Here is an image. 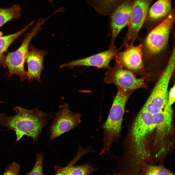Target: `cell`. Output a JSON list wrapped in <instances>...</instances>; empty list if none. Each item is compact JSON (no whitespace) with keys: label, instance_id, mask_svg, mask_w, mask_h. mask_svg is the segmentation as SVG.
I'll use <instances>...</instances> for the list:
<instances>
[{"label":"cell","instance_id":"obj_4","mask_svg":"<svg viewBox=\"0 0 175 175\" xmlns=\"http://www.w3.org/2000/svg\"><path fill=\"white\" fill-rule=\"evenodd\" d=\"M175 47L167 64L160 76L142 109L154 113L164 107L167 100V90L175 66Z\"/></svg>","mask_w":175,"mask_h":175},{"label":"cell","instance_id":"obj_11","mask_svg":"<svg viewBox=\"0 0 175 175\" xmlns=\"http://www.w3.org/2000/svg\"><path fill=\"white\" fill-rule=\"evenodd\" d=\"M132 5L128 1L123 2L110 15L112 35L110 48L114 47L117 36L121 31L128 24Z\"/></svg>","mask_w":175,"mask_h":175},{"label":"cell","instance_id":"obj_2","mask_svg":"<svg viewBox=\"0 0 175 175\" xmlns=\"http://www.w3.org/2000/svg\"><path fill=\"white\" fill-rule=\"evenodd\" d=\"M15 114L9 116L4 113L0 114V124L14 130L16 136L15 143L26 135L31 138L34 142L37 140L43 129L53 116L47 114L36 108L31 110L19 106L13 109Z\"/></svg>","mask_w":175,"mask_h":175},{"label":"cell","instance_id":"obj_9","mask_svg":"<svg viewBox=\"0 0 175 175\" xmlns=\"http://www.w3.org/2000/svg\"><path fill=\"white\" fill-rule=\"evenodd\" d=\"M152 0H135L132 4L126 37L128 40L133 39L137 35L146 19Z\"/></svg>","mask_w":175,"mask_h":175},{"label":"cell","instance_id":"obj_16","mask_svg":"<svg viewBox=\"0 0 175 175\" xmlns=\"http://www.w3.org/2000/svg\"><path fill=\"white\" fill-rule=\"evenodd\" d=\"M171 10V0H158L148 10L149 18L155 20L168 15Z\"/></svg>","mask_w":175,"mask_h":175},{"label":"cell","instance_id":"obj_17","mask_svg":"<svg viewBox=\"0 0 175 175\" xmlns=\"http://www.w3.org/2000/svg\"><path fill=\"white\" fill-rule=\"evenodd\" d=\"M120 0H86V2L97 12L110 15L120 4Z\"/></svg>","mask_w":175,"mask_h":175},{"label":"cell","instance_id":"obj_26","mask_svg":"<svg viewBox=\"0 0 175 175\" xmlns=\"http://www.w3.org/2000/svg\"><path fill=\"white\" fill-rule=\"evenodd\" d=\"M4 103H5V102L0 100V104Z\"/></svg>","mask_w":175,"mask_h":175},{"label":"cell","instance_id":"obj_13","mask_svg":"<svg viewBox=\"0 0 175 175\" xmlns=\"http://www.w3.org/2000/svg\"><path fill=\"white\" fill-rule=\"evenodd\" d=\"M30 47L26 61L28 67V79L30 83L34 79L41 83V75L43 69L44 59L47 52L39 50L33 45H31Z\"/></svg>","mask_w":175,"mask_h":175},{"label":"cell","instance_id":"obj_6","mask_svg":"<svg viewBox=\"0 0 175 175\" xmlns=\"http://www.w3.org/2000/svg\"><path fill=\"white\" fill-rule=\"evenodd\" d=\"M174 21L173 13L170 12L163 21L149 32L145 43V51L148 54L156 55L165 48Z\"/></svg>","mask_w":175,"mask_h":175},{"label":"cell","instance_id":"obj_10","mask_svg":"<svg viewBox=\"0 0 175 175\" xmlns=\"http://www.w3.org/2000/svg\"><path fill=\"white\" fill-rule=\"evenodd\" d=\"M118 53L117 49L114 47L108 50L83 59L74 60L61 64L60 68L66 67L70 69L76 66H92L99 68H108L111 61L115 57Z\"/></svg>","mask_w":175,"mask_h":175},{"label":"cell","instance_id":"obj_22","mask_svg":"<svg viewBox=\"0 0 175 175\" xmlns=\"http://www.w3.org/2000/svg\"><path fill=\"white\" fill-rule=\"evenodd\" d=\"M175 84L170 88L167 97V103L169 105L172 106L175 101Z\"/></svg>","mask_w":175,"mask_h":175},{"label":"cell","instance_id":"obj_3","mask_svg":"<svg viewBox=\"0 0 175 175\" xmlns=\"http://www.w3.org/2000/svg\"><path fill=\"white\" fill-rule=\"evenodd\" d=\"M130 92L118 88L108 118L100 126L103 130V148L100 154L102 155L109 151L113 143L121 138V134L124 109L130 96Z\"/></svg>","mask_w":175,"mask_h":175},{"label":"cell","instance_id":"obj_27","mask_svg":"<svg viewBox=\"0 0 175 175\" xmlns=\"http://www.w3.org/2000/svg\"><path fill=\"white\" fill-rule=\"evenodd\" d=\"M90 175H93L92 173V174H91Z\"/></svg>","mask_w":175,"mask_h":175},{"label":"cell","instance_id":"obj_5","mask_svg":"<svg viewBox=\"0 0 175 175\" xmlns=\"http://www.w3.org/2000/svg\"><path fill=\"white\" fill-rule=\"evenodd\" d=\"M47 18H39L36 26L29 33L25 35L20 47L15 51L9 52L7 55L6 64L8 69L9 80L13 74L20 77L22 82L28 79L27 72L25 70L24 65L29 50L30 42L41 29L42 25Z\"/></svg>","mask_w":175,"mask_h":175},{"label":"cell","instance_id":"obj_7","mask_svg":"<svg viewBox=\"0 0 175 175\" xmlns=\"http://www.w3.org/2000/svg\"><path fill=\"white\" fill-rule=\"evenodd\" d=\"M54 120L49 128L50 140H54L62 134L77 127L81 122V114L72 112L68 104L60 105Z\"/></svg>","mask_w":175,"mask_h":175},{"label":"cell","instance_id":"obj_15","mask_svg":"<svg viewBox=\"0 0 175 175\" xmlns=\"http://www.w3.org/2000/svg\"><path fill=\"white\" fill-rule=\"evenodd\" d=\"M32 21L28 25L20 31L15 33L0 37V66L7 68L6 61L7 55L6 53L12 43L19 36L26 31L29 27L34 23Z\"/></svg>","mask_w":175,"mask_h":175},{"label":"cell","instance_id":"obj_19","mask_svg":"<svg viewBox=\"0 0 175 175\" xmlns=\"http://www.w3.org/2000/svg\"><path fill=\"white\" fill-rule=\"evenodd\" d=\"M143 169L151 171L157 175H175L164 164L156 165L148 163L145 166Z\"/></svg>","mask_w":175,"mask_h":175},{"label":"cell","instance_id":"obj_25","mask_svg":"<svg viewBox=\"0 0 175 175\" xmlns=\"http://www.w3.org/2000/svg\"><path fill=\"white\" fill-rule=\"evenodd\" d=\"M3 35V33L1 32L0 31V37H2Z\"/></svg>","mask_w":175,"mask_h":175},{"label":"cell","instance_id":"obj_20","mask_svg":"<svg viewBox=\"0 0 175 175\" xmlns=\"http://www.w3.org/2000/svg\"><path fill=\"white\" fill-rule=\"evenodd\" d=\"M44 158V155L42 154H37L36 162L33 168L30 171L26 173V175H45L43 169Z\"/></svg>","mask_w":175,"mask_h":175},{"label":"cell","instance_id":"obj_21","mask_svg":"<svg viewBox=\"0 0 175 175\" xmlns=\"http://www.w3.org/2000/svg\"><path fill=\"white\" fill-rule=\"evenodd\" d=\"M20 171L19 165L14 162L9 165L2 175H19Z\"/></svg>","mask_w":175,"mask_h":175},{"label":"cell","instance_id":"obj_1","mask_svg":"<svg viewBox=\"0 0 175 175\" xmlns=\"http://www.w3.org/2000/svg\"><path fill=\"white\" fill-rule=\"evenodd\" d=\"M172 106L166 103L160 111L153 113L141 109L129 128L120 157L129 167L140 170L147 164H164L175 143Z\"/></svg>","mask_w":175,"mask_h":175},{"label":"cell","instance_id":"obj_18","mask_svg":"<svg viewBox=\"0 0 175 175\" xmlns=\"http://www.w3.org/2000/svg\"><path fill=\"white\" fill-rule=\"evenodd\" d=\"M21 9L18 5L13 4L8 8L0 7V27L9 21L19 19Z\"/></svg>","mask_w":175,"mask_h":175},{"label":"cell","instance_id":"obj_12","mask_svg":"<svg viewBox=\"0 0 175 175\" xmlns=\"http://www.w3.org/2000/svg\"><path fill=\"white\" fill-rule=\"evenodd\" d=\"M142 51V45L140 44L118 53L115 57L116 65L129 70H141L143 67Z\"/></svg>","mask_w":175,"mask_h":175},{"label":"cell","instance_id":"obj_24","mask_svg":"<svg viewBox=\"0 0 175 175\" xmlns=\"http://www.w3.org/2000/svg\"><path fill=\"white\" fill-rule=\"evenodd\" d=\"M139 175H157L154 172L149 170L143 169Z\"/></svg>","mask_w":175,"mask_h":175},{"label":"cell","instance_id":"obj_23","mask_svg":"<svg viewBox=\"0 0 175 175\" xmlns=\"http://www.w3.org/2000/svg\"><path fill=\"white\" fill-rule=\"evenodd\" d=\"M69 165L70 164L69 163L65 167L55 166L54 168L56 171V172L54 175H64L65 171L69 166Z\"/></svg>","mask_w":175,"mask_h":175},{"label":"cell","instance_id":"obj_14","mask_svg":"<svg viewBox=\"0 0 175 175\" xmlns=\"http://www.w3.org/2000/svg\"><path fill=\"white\" fill-rule=\"evenodd\" d=\"M86 154L84 149L81 148H78L76 155L69 163V166L65 171L64 175H90L93 172L98 170V168L94 167L89 161L82 165L74 166Z\"/></svg>","mask_w":175,"mask_h":175},{"label":"cell","instance_id":"obj_8","mask_svg":"<svg viewBox=\"0 0 175 175\" xmlns=\"http://www.w3.org/2000/svg\"><path fill=\"white\" fill-rule=\"evenodd\" d=\"M104 81L106 84H114L118 88L127 92L144 87L145 85L144 78H137L130 70L116 65L108 68Z\"/></svg>","mask_w":175,"mask_h":175}]
</instances>
